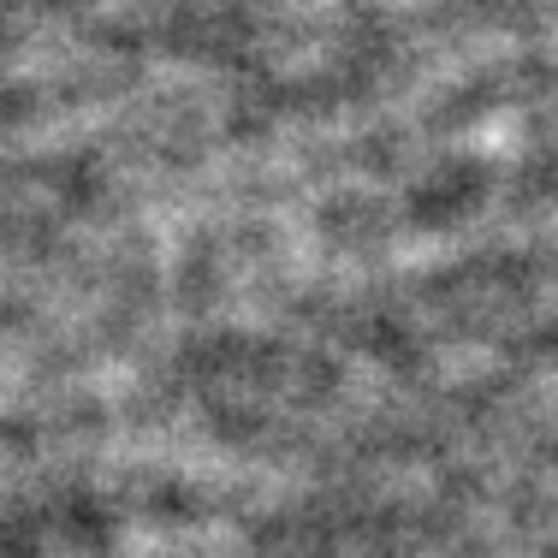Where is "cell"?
I'll return each mask as SVG.
<instances>
[]
</instances>
